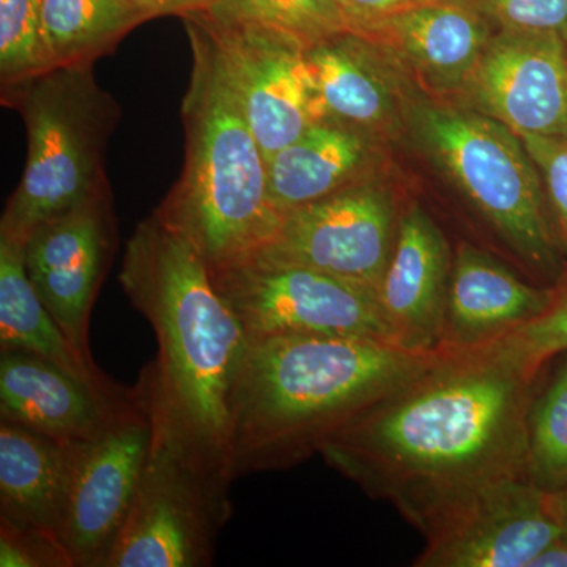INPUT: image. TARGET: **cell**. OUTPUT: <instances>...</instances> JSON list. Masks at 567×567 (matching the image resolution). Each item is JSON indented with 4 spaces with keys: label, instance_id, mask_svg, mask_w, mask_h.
Segmentation results:
<instances>
[{
    "label": "cell",
    "instance_id": "6da1fadb",
    "mask_svg": "<svg viewBox=\"0 0 567 567\" xmlns=\"http://www.w3.org/2000/svg\"><path fill=\"white\" fill-rule=\"evenodd\" d=\"M442 347L439 360L361 410L319 451L423 535L483 488L529 477L535 380L487 347Z\"/></svg>",
    "mask_w": 567,
    "mask_h": 567
},
{
    "label": "cell",
    "instance_id": "7a4b0ae2",
    "mask_svg": "<svg viewBox=\"0 0 567 567\" xmlns=\"http://www.w3.org/2000/svg\"><path fill=\"white\" fill-rule=\"evenodd\" d=\"M118 281L158 342L134 386L153 443L229 494L230 393L249 342L245 328L200 252L153 213L126 241Z\"/></svg>",
    "mask_w": 567,
    "mask_h": 567
},
{
    "label": "cell",
    "instance_id": "3957f363",
    "mask_svg": "<svg viewBox=\"0 0 567 567\" xmlns=\"http://www.w3.org/2000/svg\"><path fill=\"white\" fill-rule=\"evenodd\" d=\"M442 352L352 336L249 339L230 393V476L286 470L319 454L341 425Z\"/></svg>",
    "mask_w": 567,
    "mask_h": 567
},
{
    "label": "cell",
    "instance_id": "277c9868",
    "mask_svg": "<svg viewBox=\"0 0 567 567\" xmlns=\"http://www.w3.org/2000/svg\"><path fill=\"white\" fill-rule=\"evenodd\" d=\"M192 78L182 103L185 164L153 215L200 252L208 270L241 262L262 248L282 216L268 196L267 162L210 33L182 18Z\"/></svg>",
    "mask_w": 567,
    "mask_h": 567
},
{
    "label": "cell",
    "instance_id": "5b68a950",
    "mask_svg": "<svg viewBox=\"0 0 567 567\" xmlns=\"http://www.w3.org/2000/svg\"><path fill=\"white\" fill-rule=\"evenodd\" d=\"M93 66H54L2 89L3 106L25 123L28 159L0 237L24 244L41 223L111 189L106 151L122 107Z\"/></svg>",
    "mask_w": 567,
    "mask_h": 567
},
{
    "label": "cell",
    "instance_id": "8992f818",
    "mask_svg": "<svg viewBox=\"0 0 567 567\" xmlns=\"http://www.w3.org/2000/svg\"><path fill=\"white\" fill-rule=\"evenodd\" d=\"M412 115L424 147L522 262L561 279V244L539 171L520 137L483 112L423 103Z\"/></svg>",
    "mask_w": 567,
    "mask_h": 567
},
{
    "label": "cell",
    "instance_id": "52a82bcc",
    "mask_svg": "<svg viewBox=\"0 0 567 567\" xmlns=\"http://www.w3.org/2000/svg\"><path fill=\"white\" fill-rule=\"evenodd\" d=\"M210 276L248 339L352 336L394 342L379 292L371 287L312 268L256 260L229 265Z\"/></svg>",
    "mask_w": 567,
    "mask_h": 567
},
{
    "label": "cell",
    "instance_id": "ba28073f",
    "mask_svg": "<svg viewBox=\"0 0 567 567\" xmlns=\"http://www.w3.org/2000/svg\"><path fill=\"white\" fill-rule=\"evenodd\" d=\"M394 240L390 194L363 181L286 213L274 237L245 260L312 268L379 292Z\"/></svg>",
    "mask_w": 567,
    "mask_h": 567
},
{
    "label": "cell",
    "instance_id": "9c48e42d",
    "mask_svg": "<svg viewBox=\"0 0 567 567\" xmlns=\"http://www.w3.org/2000/svg\"><path fill=\"white\" fill-rule=\"evenodd\" d=\"M230 516L229 495L153 443L136 502L106 567H205Z\"/></svg>",
    "mask_w": 567,
    "mask_h": 567
},
{
    "label": "cell",
    "instance_id": "30bf717a",
    "mask_svg": "<svg viewBox=\"0 0 567 567\" xmlns=\"http://www.w3.org/2000/svg\"><path fill=\"white\" fill-rule=\"evenodd\" d=\"M152 450L153 424L141 402L102 435L74 443L59 527L73 567H106L136 502Z\"/></svg>",
    "mask_w": 567,
    "mask_h": 567
},
{
    "label": "cell",
    "instance_id": "8fae6325",
    "mask_svg": "<svg viewBox=\"0 0 567 567\" xmlns=\"http://www.w3.org/2000/svg\"><path fill=\"white\" fill-rule=\"evenodd\" d=\"M210 33L265 162L319 122L306 48L259 22L192 13Z\"/></svg>",
    "mask_w": 567,
    "mask_h": 567
},
{
    "label": "cell",
    "instance_id": "7c38bea8",
    "mask_svg": "<svg viewBox=\"0 0 567 567\" xmlns=\"http://www.w3.org/2000/svg\"><path fill=\"white\" fill-rule=\"evenodd\" d=\"M420 567H529L563 537L554 492L532 477L499 481L424 533Z\"/></svg>",
    "mask_w": 567,
    "mask_h": 567
},
{
    "label": "cell",
    "instance_id": "4fadbf2b",
    "mask_svg": "<svg viewBox=\"0 0 567 567\" xmlns=\"http://www.w3.org/2000/svg\"><path fill=\"white\" fill-rule=\"evenodd\" d=\"M117 248L111 189L37 226L24 240L33 289L71 344L89 360V323Z\"/></svg>",
    "mask_w": 567,
    "mask_h": 567
},
{
    "label": "cell",
    "instance_id": "5bb4252c",
    "mask_svg": "<svg viewBox=\"0 0 567 567\" xmlns=\"http://www.w3.org/2000/svg\"><path fill=\"white\" fill-rule=\"evenodd\" d=\"M464 89L517 136L567 140V40L557 32L495 31Z\"/></svg>",
    "mask_w": 567,
    "mask_h": 567
},
{
    "label": "cell",
    "instance_id": "9a60e30c",
    "mask_svg": "<svg viewBox=\"0 0 567 567\" xmlns=\"http://www.w3.org/2000/svg\"><path fill=\"white\" fill-rule=\"evenodd\" d=\"M496 29L461 0H434L352 29L377 52L391 55L427 91H461Z\"/></svg>",
    "mask_w": 567,
    "mask_h": 567
},
{
    "label": "cell",
    "instance_id": "2e32d148",
    "mask_svg": "<svg viewBox=\"0 0 567 567\" xmlns=\"http://www.w3.org/2000/svg\"><path fill=\"white\" fill-rule=\"evenodd\" d=\"M137 406L134 388L114 398L37 354L0 350V421L61 442H87Z\"/></svg>",
    "mask_w": 567,
    "mask_h": 567
},
{
    "label": "cell",
    "instance_id": "e0dca14e",
    "mask_svg": "<svg viewBox=\"0 0 567 567\" xmlns=\"http://www.w3.org/2000/svg\"><path fill=\"white\" fill-rule=\"evenodd\" d=\"M450 276L445 237L423 208H410L399 223L379 287L380 306L395 344L410 350L442 347Z\"/></svg>",
    "mask_w": 567,
    "mask_h": 567
},
{
    "label": "cell",
    "instance_id": "ac0fdd59",
    "mask_svg": "<svg viewBox=\"0 0 567 567\" xmlns=\"http://www.w3.org/2000/svg\"><path fill=\"white\" fill-rule=\"evenodd\" d=\"M550 300L551 289L529 286L494 257L461 244L451 267L442 346L487 344L543 315Z\"/></svg>",
    "mask_w": 567,
    "mask_h": 567
},
{
    "label": "cell",
    "instance_id": "d6986e66",
    "mask_svg": "<svg viewBox=\"0 0 567 567\" xmlns=\"http://www.w3.org/2000/svg\"><path fill=\"white\" fill-rule=\"evenodd\" d=\"M374 54L368 41L349 31L305 51L319 122L369 134L393 121L394 95Z\"/></svg>",
    "mask_w": 567,
    "mask_h": 567
},
{
    "label": "cell",
    "instance_id": "ffe728a7",
    "mask_svg": "<svg viewBox=\"0 0 567 567\" xmlns=\"http://www.w3.org/2000/svg\"><path fill=\"white\" fill-rule=\"evenodd\" d=\"M368 134L341 123H312L267 163L268 196L279 215L365 181Z\"/></svg>",
    "mask_w": 567,
    "mask_h": 567
},
{
    "label": "cell",
    "instance_id": "44dd1931",
    "mask_svg": "<svg viewBox=\"0 0 567 567\" xmlns=\"http://www.w3.org/2000/svg\"><path fill=\"white\" fill-rule=\"evenodd\" d=\"M74 443L0 423V517L59 537Z\"/></svg>",
    "mask_w": 567,
    "mask_h": 567
},
{
    "label": "cell",
    "instance_id": "7402d4cb",
    "mask_svg": "<svg viewBox=\"0 0 567 567\" xmlns=\"http://www.w3.org/2000/svg\"><path fill=\"white\" fill-rule=\"evenodd\" d=\"M17 349L37 354L100 393L126 395L95 361L80 352L33 289L25 271L24 244L0 237V350Z\"/></svg>",
    "mask_w": 567,
    "mask_h": 567
},
{
    "label": "cell",
    "instance_id": "603a6c76",
    "mask_svg": "<svg viewBox=\"0 0 567 567\" xmlns=\"http://www.w3.org/2000/svg\"><path fill=\"white\" fill-rule=\"evenodd\" d=\"M145 21L151 18L133 0H43L44 65H95Z\"/></svg>",
    "mask_w": 567,
    "mask_h": 567
},
{
    "label": "cell",
    "instance_id": "cb8c5ba5",
    "mask_svg": "<svg viewBox=\"0 0 567 567\" xmlns=\"http://www.w3.org/2000/svg\"><path fill=\"white\" fill-rule=\"evenodd\" d=\"M204 13L259 22L293 37L306 50L349 31L344 10L336 0H218Z\"/></svg>",
    "mask_w": 567,
    "mask_h": 567
},
{
    "label": "cell",
    "instance_id": "d4e9b609",
    "mask_svg": "<svg viewBox=\"0 0 567 567\" xmlns=\"http://www.w3.org/2000/svg\"><path fill=\"white\" fill-rule=\"evenodd\" d=\"M528 475L547 492L567 487V357L529 412Z\"/></svg>",
    "mask_w": 567,
    "mask_h": 567
},
{
    "label": "cell",
    "instance_id": "484cf974",
    "mask_svg": "<svg viewBox=\"0 0 567 567\" xmlns=\"http://www.w3.org/2000/svg\"><path fill=\"white\" fill-rule=\"evenodd\" d=\"M484 347L536 380L551 358L567 352V276L563 275L558 286L551 287V300L543 315Z\"/></svg>",
    "mask_w": 567,
    "mask_h": 567
},
{
    "label": "cell",
    "instance_id": "4316f807",
    "mask_svg": "<svg viewBox=\"0 0 567 567\" xmlns=\"http://www.w3.org/2000/svg\"><path fill=\"white\" fill-rule=\"evenodd\" d=\"M43 0H0V85L47 70L41 48Z\"/></svg>",
    "mask_w": 567,
    "mask_h": 567
},
{
    "label": "cell",
    "instance_id": "83f0119b",
    "mask_svg": "<svg viewBox=\"0 0 567 567\" xmlns=\"http://www.w3.org/2000/svg\"><path fill=\"white\" fill-rule=\"evenodd\" d=\"M499 31L557 32L567 40V0H461Z\"/></svg>",
    "mask_w": 567,
    "mask_h": 567
},
{
    "label": "cell",
    "instance_id": "f1b7e54d",
    "mask_svg": "<svg viewBox=\"0 0 567 567\" xmlns=\"http://www.w3.org/2000/svg\"><path fill=\"white\" fill-rule=\"evenodd\" d=\"M0 566L73 567V561L58 536L0 517Z\"/></svg>",
    "mask_w": 567,
    "mask_h": 567
},
{
    "label": "cell",
    "instance_id": "f546056e",
    "mask_svg": "<svg viewBox=\"0 0 567 567\" xmlns=\"http://www.w3.org/2000/svg\"><path fill=\"white\" fill-rule=\"evenodd\" d=\"M518 137L539 171L559 244L567 252V140L532 134Z\"/></svg>",
    "mask_w": 567,
    "mask_h": 567
},
{
    "label": "cell",
    "instance_id": "4dcf8cb0",
    "mask_svg": "<svg viewBox=\"0 0 567 567\" xmlns=\"http://www.w3.org/2000/svg\"><path fill=\"white\" fill-rule=\"evenodd\" d=\"M427 2L434 0H349L346 7L347 25L350 32L365 21Z\"/></svg>",
    "mask_w": 567,
    "mask_h": 567
},
{
    "label": "cell",
    "instance_id": "1f68e13d",
    "mask_svg": "<svg viewBox=\"0 0 567 567\" xmlns=\"http://www.w3.org/2000/svg\"><path fill=\"white\" fill-rule=\"evenodd\" d=\"M151 20L162 17H186L210 9L218 0H133Z\"/></svg>",
    "mask_w": 567,
    "mask_h": 567
},
{
    "label": "cell",
    "instance_id": "d6a6232c",
    "mask_svg": "<svg viewBox=\"0 0 567 567\" xmlns=\"http://www.w3.org/2000/svg\"><path fill=\"white\" fill-rule=\"evenodd\" d=\"M529 567H567V540L558 539L533 559Z\"/></svg>",
    "mask_w": 567,
    "mask_h": 567
},
{
    "label": "cell",
    "instance_id": "836d02e7",
    "mask_svg": "<svg viewBox=\"0 0 567 567\" xmlns=\"http://www.w3.org/2000/svg\"><path fill=\"white\" fill-rule=\"evenodd\" d=\"M555 509H557L559 524L563 528V539L567 540V487L563 491L554 492Z\"/></svg>",
    "mask_w": 567,
    "mask_h": 567
},
{
    "label": "cell",
    "instance_id": "e575fe53",
    "mask_svg": "<svg viewBox=\"0 0 567 567\" xmlns=\"http://www.w3.org/2000/svg\"><path fill=\"white\" fill-rule=\"evenodd\" d=\"M336 2H338L339 6L342 7V10H344V13H346V7H347V3H349V0H336Z\"/></svg>",
    "mask_w": 567,
    "mask_h": 567
}]
</instances>
